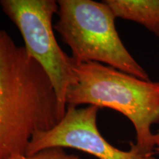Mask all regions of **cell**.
<instances>
[{"label": "cell", "mask_w": 159, "mask_h": 159, "mask_svg": "<svg viewBox=\"0 0 159 159\" xmlns=\"http://www.w3.org/2000/svg\"><path fill=\"white\" fill-rule=\"evenodd\" d=\"M61 120L47 73L25 47L0 30V159L25 155L33 135Z\"/></svg>", "instance_id": "1"}, {"label": "cell", "mask_w": 159, "mask_h": 159, "mask_svg": "<svg viewBox=\"0 0 159 159\" xmlns=\"http://www.w3.org/2000/svg\"><path fill=\"white\" fill-rule=\"evenodd\" d=\"M5 15L16 26L25 48L47 73L56 94L61 119L66 111V96L77 83L74 60L60 47L55 39L52 18L58 12L55 0H1Z\"/></svg>", "instance_id": "4"}, {"label": "cell", "mask_w": 159, "mask_h": 159, "mask_svg": "<svg viewBox=\"0 0 159 159\" xmlns=\"http://www.w3.org/2000/svg\"><path fill=\"white\" fill-rule=\"evenodd\" d=\"M73 70L77 81L67 93L66 107L87 104L118 111L134 125L136 148L142 153H153L151 128L159 123V82L97 62H75Z\"/></svg>", "instance_id": "2"}, {"label": "cell", "mask_w": 159, "mask_h": 159, "mask_svg": "<svg viewBox=\"0 0 159 159\" xmlns=\"http://www.w3.org/2000/svg\"><path fill=\"white\" fill-rule=\"evenodd\" d=\"M57 4L58 20L54 30L70 48L75 63H100L150 80L122 43L115 25L116 16L104 1L58 0Z\"/></svg>", "instance_id": "3"}, {"label": "cell", "mask_w": 159, "mask_h": 159, "mask_svg": "<svg viewBox=\"0 0 159 159\" xmlns=\"http://www.w3.org/2000/svg\"><path fill=\"white\" fill-rule=\"evenodd\" d=\"M116 18L140 24L159 36V0H105Z\"/></svg>", "instance_id": "6"}, {"label": "cell", "mask_w": 159, "mask_h": 159, "mask_svg": "<svg viewBox=\"0 0 159 159\" xmlns=\"http://www.w3.org/2000/svg\"><path fill=\"white\" fill-rule=\"evenodd\" d=\"M11 159H80L77 156L67 153L63 148H52L41 150L31 156L20 155Z\"/></svg>", "instance_id": "7"}, {"label": "cell", "mask_w": 159, "mask_h": 159, "mask_svg": "<svg viewBox=\"0 0 159 159\" xmlns=\"http://www.w3.org/2000/svg\"><path fill=\"white\" fill-rule=\"evenodd\" d=\"M99 108L89 105L67 106L65 115L51 130L36 133L26 151L31 156L47 148H72L98 159H156L153 153H142L134 143L128 151L119 150L101 135L97 125Z\"/></svg>", "instance_id": "5"}, {"label": "cell", "mask_w": 159, "mask_h": 159, "mask_svg": "<svg viewBox=\"0 0 159 159\" xmlns=\"http://www.w3.org/2000/svg\"><path fill=\"white\" fill-rule=\"evenodd\" d=\"M154 142L156 144V150L159 152V130L157 131L156 134H154Z\"/></svg>", "instance_id": "8"}]
</instances>
